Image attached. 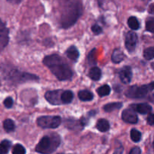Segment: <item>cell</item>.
<instances>
[{"instance_id":"cell-1","label":"cell","mask_w":154,"mask_h":154,"mask_svg":"<svg viewBox=\"0 0 154 154\" xmlns=\"http://www.w3.org/2000/svg\"><path fill=\"white\" fill-rule=\"evenodd\" d=\"M61 19L63 28L67 29L77 22L82 14V4L80 0H61Z\"/></svg>"},{"instance_id":"cell-2","label":"cell","mask_w":154,"mask_h":154,"mask_svg":"<svg viewBox=\"0 0 154 154\" xmlns=\"http://www.w3.org/2000/svg\"><path fill=\"white\" fill-rule=\"evenodd\" d=\"M43 63L60 81L69 80L72 77V69L57 54L47 56L44 59Z\"/></svg>"},{"instance_id":"cell-3","label":"cell","mask_w":154,"mask_h":154,"mask_svg":"<svg viewBox=\"0 0 154 154\" xmlns=\"http://www.w3.org/2000/svg\"><path fill=\"white\" fill-rule=\"evenodd\" d=\"M60 138L58 135H51L43 137L35 147L36 152L42 154H51L60 146Z\"/></svg>"},{"instance_id":"cell-4","label":"cell","mask_w":154,"mask_h":154,"mask_svg":"<svg viewBox=\"0 0 154 154\" xmlns=\"http://www.w3.org/2000/svg\"><path fill=\"white\" fill-rule=\"evenodd\" d=\"M153 82H152L150 85H143L141 87L132 86L126 90V96L132 99H141L145 97L149 90H153Z\"/></svg>"},{"instance_id":"cell-5","label":"cell","mask_w":154,"mask_h":154,"mask_svg":"<svg viewBox=\"0 0 154 154\" xmlns=\"http://www.w3.org/2000/svg\"><path fill=\"white\" fill-rule=\"evenodd\" d=\"M61 123V118L58 116H42L37 120L38 125L44 129H56Z\"/></svg>"},{"instance_id":"cell-6","label":"cell","mask_w":154,"mask_h":154,"mask_svg":"<svg viewBox=\"0 0 154 154\" xmlns=\"http://www.w3.org/2000/svg\"><path fill=\"white\" fill-rule=\"evenodd\" d=\"M5 73L6 77L14 82H24V81L38 80V78L37 76H35L31 74L20 72L17 70H10Z\"/></svg>"},{"instance_id":"cell-7","label":"cell","mask_w":154,"mask_h":154,"mask_svg":"<svg viewBox=\"0 0 154 154\" xmlns=\"http://www.w3.org/2000/svg\"><path fill=\"white\" fill-rule=\"evenodd\" d=\"M138 42V35L134 32H128L126 35L125 45L129 52H133Z\"/></svg>"},{"instance_id":"cell-8","label":"cell","mask_w":154,"mask_h":154,"mask_svg":"<svg viewBox=\"0 0 154 154\" xmlns=\"http://www.w3.org/2000/svg\"><path fill=\"white\" fill-rule=\"evenodd\" d=\"M63 93V90H54V91H48L45 93V99H47L49 103L51 105H61V94Z\"/></svg>"},{"instance_id":"cell-9","label":"cell","mask_w":154,"mask_h":154,"mask_svg":"<svg viewBox=\"0 0 154 154\" xmlns=\"http://www.w3.org/2000/svg\"><path fill=\"white\" fill-rule=\"evenodd\" d=\"M122 119L126 123H131V124H135L138 121V116L135 114V111L131 109V108L130 109H126L123 111Z\"/></svg>"},{"instance_id":"cell-10","label":"cell","mask_w":154,"mask_h":154,"mask_svg":"<svg viewBox=\"0 0 154 154\" xmlns=\"http://www.w3.org/2000/svg\"><path fill=\"white\" fill-rule=\"evenodd\" d=\"M119 76L123 84H129L132 78V72L131 68L129 66H124L119 72Z\"/></svg>"},{"instance_id":"cell-11","label":"cell","mask_w":154,"mask_h":154,"mask_svg":"<svg viewBox=\"0 0 154 154\" xmlns=\"http://www.w3.org/2000/svg\"><path fill=\"white\" fill-rule=\"evenodd\" d=\"M8 29L0 20V48H3L8 43Z\"/></svg>"},{"instance_id":"cell-12","label":"cell","mask_w":154,"mask_h":154,"mask_svg":"<svg viewBox=\"0 0 154 154\" xmlns=\"http://www.w3.org/2000/svg\"><path fill=\"white\" fill-rule=\"evenodd\" d=\"M130 108L135 112H138L141 114H150L152 111V107L146 103L133 104V105H130Z\"/></svg>"},{"instance_id":"cell-13","label":"cell","mask_w":154,"mask_h":154,"mask_svg":"<svg viewBox=\"0 0 154 154\" xmlns=\"http://www.w3.org/2000/svg\"><path fill=\"white\" fill-rule=\"evenodd\" d=\"M124 60V54L120 48H116L111 55V60L114 63H120Z\"/></svg>"},{"instance_id":"cell-14","label":"cell","mask_w":154,"mask_h":154,"mask_svg":"<svg viewBox=\"0 0 154 154\" xmlns=\"http://www.w3.org/2000/svg\"><path fill=\"white\" fill-rule=\"evenodd\" d=\"M66 55H67L68 58L75 62L79 57V51L77 49L76 47L72 46L68 48V50L66 51Z\"/></svg>"},{"instance_id":"cell-15","label":"cell","mask_w":154,"mask_h":154,"mask_svg":"<svg viewBox=\"0 0 154 154\" xmlns=\"http://www.w3.org/2000/svg\"><path fill=\"white\" fill-rule=\"evenodd\" d=\"M96 128L98 130L102 132H108L110 129L109 122L105 119H101L96 123Z\"/></svg>"},{"instance_id":"cell-16","label":"cell","mask_w":154,"mask_h":154,"mask_svg":"<svg viewBox=\"0 0 154 154\" xmlns=\"http://www.w3.org/2000/svg\"><path fill=\"white\" fill-rule=\"evenodd\" d=\"M93 94L89 90H81L78 93V97L80 100L83 102H89L93 99Z\"/></svg>"},{"instance_id":"cell-17","label":"cell","mask_w":154,"mask_h":154,"mask_svg":"<svg viewBox=\"0 0 154 154\" xmlns=\"http://www.w3.org/2000/svg\"><path fill=\"white\" fill-rule=\"evenodd\" d=\"M73 98V93L70 90H66V91H63L60 99H61V102L63 104H69L72 102Z\"/></svg>"},{"instance_id":"cell-18","label":"cell","mask_w":154,"mask_h":154,"mask_svg":"<svg viewBox=\"0 0 154 154\" xmlns=\"http://www.w3.org/2000/svg\"><path fill=\"white\" fill-rule=\"evenodd\" d=\"M123 107V104L121 102H112V103H108L104 106V111L106 112H112V111L119 110Z\"/></svg>"},{"instance_id":"cell-19","label":"cell","mask_w":154,"mask_h":154,"mask_svg":"<svg viewBox=\"0 0 154 154\" xmlns=\"http://www.w3.org/2000/svg\"><path fill=\"white\" fill-rule=\"evenodd\" d=\"M102 76V72L98 67H93L89 72V77L93 81H99Z\"/></svg>"},{"instance_id":"cell-20","label":"cell","mask_w":154,"mask_h":154,"mask_svg":"<svg viewBox=\"0 0 154 154\" xmlns=\"http://www.w3.org/2000/svg\"><path fill=\"white\" fill-rule=\"evenodd\" d=\"M11 144L8 140H4L0 143V154H8Z\"/></svg>"},{"instance_id":"cell-21","label":"cell","mask_w":154,"mask_h":154,"mask_svg":"<svg viewBox=\"0 0 154 154\" xmlns=\"http://www.w3.org/2000/svg\"><path fill=\"white\" fill-rule=\"evenodd\" d=\"M3 127L6 132H13L15 129L14 122L11 119H7L3 122Z\"/></svg>"},{"instance_id":"cell-22","label":"cell","mask_w":154,"mask_h":154,"mask_svg":"<svg viewBox=\"0 0 154 154\" xmlns=\"http://www.w3.org/2000/svg\"><path fill=\"white\" fill-rule=\"evenodd\" d=\"M111 87L108 85H103L98 88L97 93L99 96L101 97H104V96H108L111 93Z\"/></svg>"},{"instance_id":"cell-23","label":"cell","mask_w":154,"mask_h":154,"mask_svg":"<svg viewBox=\"0 0 154 154\" xmlns=\"http://www.w3.org/2000/svg\"><path fill=\"white\" fill-rule=\"evenodd\" d=\"M128 25L132 30H137L139 29L140 24L138 19L135 17H130L128 20Z\"/></svg>"},{"instance_id":"cell-24","label":"cell","mask_w":154,"mask_h":154,"mask_svg":"<svg viewBox=\"0 0 154 154\" xmlns=\"http://www.w3.org/2000/svg\"><path fill=\"white\" fill-rule=\"evenodd\" d=\"M130 135H131V138H132V141L134 142H139L141 139V133L137 129H133L131 130L130 132Z\"/></svg>"},{"instance_id":"cell-25","label":"cell","mask_w":154,"mask_h":154,"mask_svg":"<svg viewBox=\"0 0 154 154\" xmlns=\"http://www.w3.org/2000/svg\"><path fill=\"white\" fill-rule=\"evenodd\" d=\"M144 57L147 60H153L154 57V48L150 47V48H147L144 51Z\"/></svg>"},{"instance_id":"cell-26","label":"cell","mask_w":154,"mask_h":154,"mask_svg":"<svg viewBox=\"0 0 154 154\" xmlns=\"http://www.w3.org/2000/svg\"><path fill=\"white\" fill-rule=\"evenodd\" d=\"M12 154H26V149L23 146L17 144L14 145L12 150Z\"/></svg>"},{"instance_id":"cell-27","label":"cell","mask_w":154,"mask_h":154,"mask_svg":"<svg viewBox=\"0 0 154 154\" xmlns=\"http://www.w3.org/2000/svg\"><path fill=\"white\" fill-rule=\"evenodd\" d=\"M146 29L153 33L154 31V20L153 17L147 20L146 22Z\"/></svg>"},{"instance_id":"cell-28","label":"cell","mask_w":154,"mask_h":154,"mask_svg":"<svg viewBox=\"0 0 154 154\" xmlns=\"http://www.w3.org/2000/svg\"><path fill=\"white\" fill-rule=\"evenodd\" d=\"M95 52H96V49H93L88 56V62L90 65H95L96 63L95 60Z\"/></svg>"},{"instance_id":"cell-29","label":"cell","mask_w":154,"mask_h":154,"mask_svg":"<svg viewBox=\"0 0 154 154\" xmlns=\"http://www.w3.org/2000/svg\"><path fill=\"white\" fill-rule=\"evenodd\" d=\"M14 104V101L12 99V98L11 97H8L6 98L4 100V105L5 106V108H10L13 106Z\"/></svg>"},{"instance_id":"cell-30","label":"cell","mask_w":154,"mask_h":154,"mask_svg":"<svg viewBox=\"0 0 154 154\" xmlns=\"http://www.w3.org/2000/svg\"><path fill=\"white\" fill-rule=\"evenodd\" d=\"M92 31H93V32L94 33L95 35H99L100 33H102V29L99 25L95 24V25H93V26H92Z\"/></svg>"},{"instance_id":"cell-31","label":"cell","mask_w":154,"mask_h":154,"mask_svg":"<svg viewBox=\"0 0 154 154\" xmlns=\"http://www.w3.org/2000/svg\"><path fill=\"white\" fill-rule=\"evenodd\" d=\"M147 123L150 126H153L154 124V117L153 114L150 113V114L148 115V117H147Z\"/></svg>"},{"instance_id":"cell-32","label":"cell","mask_w":154,"mask_h":154,"mask_svg":"<svg viewBox=\"0 0 154 154\" xmlns=\"http://www.w3.org/2000/svg\"><path fill=\"white\" fill-rule=\"evenodd\" d=\"M141 150L138 147H133L132 150L129 152V154H141Z\"/></svg>"},{"instance_id":"cell-33","label":"cell","mask_w":154,"mask_h":154,"mask_svg":"<svg viewBox=\"0 0 154 154\" xmlns=\"http://www.w3.org/2000/svg\"><path fill=\"white\" fill-rule=\"evenodd\" d=\"M123 150H124V148H123V147L121 146V147H118V148L116 149V150H114V153L113 154H123Z\"/></svg>"},{"instance_id":"cell-34","label":"cell","mask_w":154,"mask_h":154,"mask_svg":"<svg viewBox=\"0 0 154 154\" xmlns=\"http://www.w3.org/2000/svg\"><path fill=\"white\" fill-rule=\"evenodd\" d=\"M149 12H150V14H153V4L150 5V10H149Z\"/></svg>"},{"instance_id":"cell-35","label":"cell","mask_w":154,"mask_h":154,"mask_svg":"<svg viewBox=\"0 0 154 154\" xmlns=\"http://www.w3.org/2000/svg\"><path fill=\"white\" fill-rule=\"evenodd\" d=\"M8 1L12 3H19L21 0H8Z\"/></svg>"},{"instance_id":"cell-36","label":"cell","mask_w":154,"mask_h":154,"mask_svg":"<svg viewBox=\"0 0 154 154\" xmlns=\"http://www.w3.org/2000/svg\"><path fill=\"white\" fill-rule=\"evenodd\" d=\"M59 154H63V153H59Z\"/></svg>"}]
</instances>
